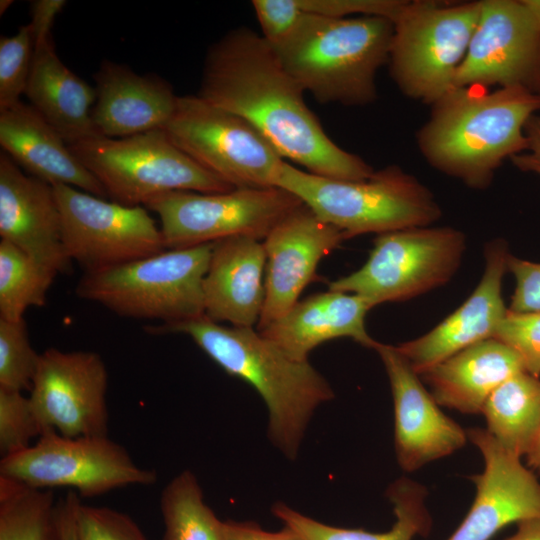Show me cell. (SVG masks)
<instances>
[{
  "mask_svg": "<svg viewBox=\"0 0 540 540\" xmlns=\"http://www.w3.org/2000/svg\"><path fill=\"white\" fill-rule=\"evenodd\" d=\"M304 203L280 187L235 188L221 193L172 191L149 200L167 249H180L247 236L264 239Z\"/></svg>",
  "mask_w": 540,
  "mask_h": 540,
  "instance_id": "12",
  "label": "cell"
},
{
  "mask_svg": "<svg viewBox=\"0 0 540 540\" xmlns=\"http://www.w3.org/2000/svg\"><path fill=\"white\" fill-rule=\"evenodd\" d=\"M69 148L100 182L107 197L126 206H144L172 191L235 189L189 157L162 129L123 138L98 136Z\"/></svg>",
  "mask_w": 540,
  "mask_h": 540,
  "instance_id": "7",
  "label": "cell"
},
{
  "mask_svg": "<svg viewBox=\"0 0 540 540\" xmlns=\"http://www.w3.org/2000/svg\"><path fill=\"white\" fill-rule=\"evenodd\" d=\"M344 234L305 204L281 220L264 238L265 301L257 330L286 314L315 278L321 259L337 248Z\"/></svg>",
  "mask_w": 540,
  "mask_h": 540,
  "instance_id": "17",
  "label": "cell"
},
{
  "mask_svg": "<svg viewBox=\"0 0 540 540\" xmlns=\"http://www.w3.org/2000/svg\"><path fill=\"white\" fill-rule=\"evenodd\" d=\"M493 338L511 348L526 372L540 375V311L518 313L507 310Z\"/></svg>",
  "mask_w": 540,
  "mask_h": 540,
  "instance_id": "36",
  "label": "cell"
},
{
  "mask_svg": "<svg viewBox=\"0 0 540 540\" xmlns=\"http://www.w3.org/2000/svg\"><path fill=\"white\" fill-rule=\"evenodd\" d=\"M533 92L538 96L539 101H540V73H539V76H538V79H537V82L535 84ZM538 113H539L538 116L540 117V107H539Z\"/></svg>",
  "mask_w": 540,
  "mask_h": 540,
  "instance_id": "47",
  "label": "cell"
},
{
  "mask_svg": "<svg viewBox=\"0 0 540 540\" xmlns=\"http://www.w3.org/2000/svg\"><path fill=\"white\" fill-rule=\"evenodd\" d=\"M466 432L483 456L484 470L472 477L475 500L447 540H490L511 523L540 518V482L533 472L487 430Z\"/></svg>",
  "mask_w": 540,
  "mask_h": 540,
  "instance_id": "16",
  "label": "cell"
},
{
  "mask_svg": "<svg viewBox=\"0 0 540 540\" xmlns=\"http://www.w3.org/2000/svg\"><path fill=\"white\" fill-rule=\"evenodd\" d=\"M309 14L348 18L359 16L384 17L393 21L407 1L402 0H297Z\"/></svg>",
  "mask_w": 540,
  "mask_h": 540,
  "instance_id": "38",
  "label": "cell"
},
{
  "mask_svg": "<svg viewBox=\"0 0 540 540\" xmlns=\"http://www.w3.org/2000/svg\"><path fill=\"white\" fill-rule=\"evenodd\" d=\"M276 186L296 195L346 239L429 226L441 216L432 192L396 165L374 171L366 179L340 180L284 162Z\"/></svg>",
  "mask_w": 540,
  "mask_h": 540,
  "instance_id": "5",
  "label": "cell"
},
{
  "mask_svg": "<svg viewBox=\"0 0 540 540\" xmlns=\"http://www.w3.org/2000/svg\"><path fill=\"white\" fill-rule=\"evenodd\" d=\"M526 371L520 357L495 338L473 344L433 366L423 375L441 405L467 414L482 408L504 381Z\"/></svg>",
  "mask_w": 540,
  "mask_h": 540,
  "instance_id": "25",
  "label": "cell"
},
{
  "mask_svg": "<svg viewBox=\"0 0 540 540\" xmlns=\"http://www.w3.org/2000/svg\"><path fill=\"white\" fill-rule=\"evenodd\" d=\"M484 255V273L468 299L427 334L396 346L418 375L473 344L493 338L505 317L508 309L502 298V281L508 270L507 245L501 239L493 240Z\"/></svg>",
  "mask_w": 540,
  "mask_h": 540,
  "instance_id": "19",
  "label": "cell"
},
{
  "mask_svg": "<svg viewBox=\"0 0 540 540\" xmlns=\"http://www.w3.org/2000/svg\"><path fill=\"white\" fill-rule=\"evenodd\" d=\"M454 87L524 86L540 73V18L528 0H483Z\"/></svg>",
  "mask_w": 540,
  "mask_h": 540,
  "instance_id": "14",
  "label": "cell"
},
{
  "mask_svg": "<svg viewBox=\"0 0 540 540\" xmlns=\"http://www.w3.org/2000/svg\"><path fill=\"white\" fill-rule=\"evenodd\" d=\"M432 105L417 135L423 157L437 170L480 189L504 160L526 149L525 128L540 101L524 86L492 92L454 87Z\"/></svg>",
  "mask_w": 540,
  "mask_h": 540,
  "instance_id": "3",
  "label": "cell"
},
{
  "mask_svg": "<svg viewBox=\"0 0 540 540\" xmlns=\"http://www.w3.org/2000/svg\"><path fill=\"white\" fill-rule=\"evenodd\" d=\"M0 236L58 274L72 261L62 241L61 217L54 189L24 172L0 153Z\"/></svg>",
  "mask_w": 540,
  "mask_h": 540,
  "instance_id": "20",
  "label": "cell"
},
{
  "mask_svg": "<svg viewBox=\"0 0 540 540\" xmlns=\"http://www.w3.org/2000/svg\"><path fill=\"white\" fill-rule=\"evenodd\" d=\"M265 274L261 240L233 236L213 242L203 282L205 316L217 323L253 328L264 306Z\"/></svg>",
  "mask_w": 540,
  "mask_h": 540,
  "instance_id": "22",
  "label": "cell"
},
{
  "mask_svg": "<svg viewBox=\"0 0 540 540\" xmlns=\"http://www.w3.org/2000/svg\"><path fill=\"white\" fill-rule=\"evenodd\" d=\"M212 243L166 249L108 270L84 274L76 295L115 314L176 325L205 316L203 282Z\"/></svg>",
  "mask_w": 540,
  "mask_h": 540,
  "instance_id": "6",
  "label": "cell"
},
{
  "mask_svg": "<svg viewBox=\"0 0 540 540\" xmlns=\"http://www.w3.org/2000/svg\"><path fill=\"white\" fill-rule=\"evenodd\" d=\"M481 2L407 1L393 22L391 76L408 97L434 104L454 88Z\"/></svg>",
  "mask_w": 540,
  "mask_h": 540,
  "instance_id": "8",
  "label": "cell"
},
{
  "mask_svg": "<svg viewBox=\"0 0 540 540\" xmlns=\"http://www.w3.org/2000/svg\"><path fill=\"white\" fill-rule=\"evenodd\" d=\"M35 41L29 26L12 36L0 37V110L20 102L29 80Z\"/></svg>",
  "mask_w": 540,
  "mask_h": 540,
  "instance_id": "33",
  "label": "cell"
},
{
  "mask_svg": "<svg viewBox=\"0 0 540 540\" xmlns=\"http://www.w3.org/2000/svg\"><path fill=\"white\" fill-rule=\"evenodd\" d=\"M526 458L529 466L540 472V431L531 449L527 453Z\"/></svg>",
  "mask_w": 540,
  "mask_h": 540,
  "instance_id": "45",
  "label": "cell"
},
{
  "mask_svg": "<svg viewBox=\"0 0 540 540\" xmlns=\"http://www.w3.org/2000/svg\"><path fill=\"white\" fill-rule=\"evenodd\" d=\"M65 0H34L30 4L29 24L35 47L52 39L51 30L57 15L66 6Z\"/></svg>",
  "mask_w": 540,
  "mask_h": 540,
  "instance_id": "41",
  "label": "cell"
},
{
  "mask_svg": "<svg viewBox=\"0 0 540 540\" xmlns=\"http://www.w3.org/2000/svg\"><path fill=\"white\" fill-rule=\"evenodd\" d=\"M146 331L190 336L229 375L249 383L267 406L270 441L291 460L315 409L334 398L330 384L309 361L291 358L253 328L227 327L203 316Z\"/></svg>",
  "mask_w": 540,
  "mask_h": 540,
  "instance_id": "2",
  "label": "cell"
},
{
  "mask_svg": "<svg viewBox=\"0 0 540 540\" xmlns=\"http://www.w3.org/2000/svg\"><path fill=\"white\" fill-rule=\"evenodd\" d=\"M75 530L77 540H148L128 514L81 500L75 510Z\"/></svg>",
  "mask_w": 540,
  "mask_h": 540,
  "instance_id": "35",
  "label": "cell"
},
{
  "mask_svg": "<svg viewBox=\"0 0 540 540\" xmlns=\"http://www.w3.org/2000/svg\"><path fill=\"white\" fill-rule=\"evenodd\" d=\"M44 432L29 399L23 392L0 388V453L2 457L22 451Z\"/></svg>",
  "mask_w": 540,
  "mask_h": 540,
  "instance_id": "34",
  "label": "cell"
},
{
  "mask_svg": "<svg viewBox=\"0 0 540 540\" xmlns=\"http://www.w3.org/2000/svg\"><path fill=\"white\" fill-rule=\"evenodd\" d=\"M464 234L452 227H412L379 234L365 264L329 285L374 307L400 302L447 283L457 271Z\"/></svg>",
  "mask_w": 540,
  "mask_h": 540,
  "instance_id": "9",
  "label": "cell"
},
{
  "mask_svg": "<svg viewBox=\"0 0 540 540\" xmlns=\"http://www.w3.org/2000/svg\"><path fill=\"white\" fill-rule=\"evenodd\" d=\"M394 402L395 450L400 467L415 471L462 448L468 439L455 421L439 408L419 375L396 346L377 342Z\"/></svg>",
  "mask_w": 540,
  "mask_h": 540,
  "instance_id": "18",
  "label": "cell"
},
{
  "mask_svg": "<svg viewBox=\"0 0 540 540\" xmlns=\"http://www.w3.org/2000/svg\"><path fill=\"white\" fill-rule=\"evenodd\" d=\"M25 95L68 145L101 136L92 119L95 87L61 61L52 39L35 47Z\"/></svg>",
  "mask_w": 540,
  "mask_h": 540,
  "instance_id": "26",
  "label": "cell"
},
{
  "mask_svg": "<svg viewBox=\"0 0 540 540\" xmlns=\"http://www.w3.org/2000/svg\"><path fill=\"white\" fill-rule=\"evenodd\" d=\"M69 259L84 274L108 270L166 250L160 227L144 206H126L79 189L53 187Z\"/></svg>",
  "mask_w": 540,
  "mask_h": 540,
  "instance_id": "13",
  "label": "cell"
},
{
  "mask_svg": "<svg viewBox=\"0 0 540 540\" xmlns=\"http://www.w3.org/2000/svg\"><path fill=\"white\" fill-rule=\"evenodd\" d=\"M371 308L370 302L359 295L329 289L298 301L282 317L257 331L298 361H309L314 348L340 337L374 349L377 341L365 328Z\"/></svg>",
  "mask_w": 540,
  "mask_h": 540,
  "instance_id": "24",
  "label": "cell"
},
{
  "mask_svg": "<svg viewBox=\"0 0 540 540\" xmlns=\"http://www.w3.org/2000/svg\"><path fill=\"white\" fill-rule=\"evenodd\" d=\"M81 497L74 490L58 500V517L62 540H77L75 530V510Z\"/></svg>",
  "mask_w": 540,
  "mask_h": 540,
  "instance_id": "43",
  "label": "cell"
},
{
  "mask_svg": "<svg viewBox=\"0 0 540 540\" xmlns=\"http://www.w3.org/2000/svg\"><path fill=\"white\" fill-rule=\"evenodd\" d=\"M507 268L516 280V288L508 309L518 313L540 311V263L509 254Z\"/></svg>",
  "mask_w": 540,
  "mask_h": 540,
  "instance_id": "39",
  "label": "cell"
},
{
  "mask_svg": "<svg viewBox=\"0 0 540 540\" xmlns=\"http://www.w3.org/2000/svg\"><path fill=\"white\" fill-rule=\"evenodd\" d=\"M222 532L223 540H303L286 526L279 531L271 532L252 521L225 520Z\"/></svg>",
  "mask_w": 540,
  "mask_h": 540,
  "instance_id": "40",
  "label": "cell"
},
{
  "mask_svg": "<svg viewBox=\"0 0 540 540\" xmlns=\"http://www.w3.org/2000/svg\"><path fill=\"white\" fill-rule=\"evenodd\" d=\"M108 371L93 351L40 353L29 399L43 429L66 437L108 435Z\"/></svg>",
  "mask_w": 540,
  "mask_h": 540,
  "instance_id": "15",
  "label": "cell"
},
{
  "mask_svg": "<svg viewBox=\"0 0 540 540\" xmlns=\"http://www.w3.org/2000/svg\"><path fill=\"white\" fill-rule=\"evenodd\" d=\"M13 4L12 0H1L0 1V15L2 16L9 7Z\"/></svg>",
  "mask_w": 540,
  "mask_h": 540,
  "instance_id": "46",
  "label": "cell"
},
{
  "mask_svg": "<svg viewBox=\"0 0 540 540\" xmlns=\"http://www.w3.org/2000/svg\"><path fill=\"white\" fill-rule=\"evenodd\" d=\"M0 476L42 490L67 487L84 498L158 480L155 470L138 466L108 435L66 437L53 429L44 430L28 448L2 457Z\"/></svg>",
  "mask_w": 540,
  "mask_h": 540,
  "instance_id": "10",
  "label": "cell"
},
{
  "mask_svg": "<svg viewBox=\"0 0 540 540\" xmlns=\"http://www.w3.org/2000/svg\"><path fill=\"white\" fill-rule=\"evenodd\" d=\"M0 145L22 170L52 187L66 185L107 198L96 177L30 104L20 101L0 110Z\"/></svg>",
  "mask_w": 540,
  "mask_h": 540,
  "instance_id": "23",
  "label": "cell"
},
{
  "mask_svg": "<svg viewBox=\"0 0 540 540\" xmlns=\"http://www.w3.org/2000/svg\"><path fill=\"white\" fill-rule=\"evenodd\" d=\"M0 540H62L52 490L0 476Z\"/></svg>",
  "mask_w": 540,
  "mask_h": 540,
  "instance_id": "29",
  "label": "cell"
},
{
  "mask_svg": "<svg viewBox=\"0 0 540 540\" xmlns=\"http://www.w3.org/2000/svg\"><path fill=\"white\" fill-rule=\"evenodd\" d=\"M525 132L527 136L526 149L513 156L510 161L519 170L540 176V117L538 115L530 118Z\"/></svg>",
  "mask_w": 540,
  "mask_h": 540,
  "instance_id": "42",
  "label": "cell"
},
{
  "mask_svg": "<svg viewBox=\"0 0 540 540\" xmlns=\"http://www.w3.org/2000/svg\"><path fill=\"white\" fill-rule=\"evenodd\" d=\"M199 165L234 188L277 187L284 158L242 117L198 95L178 98L162 129Z\"/></svg>",
  "mask_w": 540,
  "mask_h": 540,
  "instance_id": "11",
  "label": "cell"
},
{
  "mask_svg": "<svg viewBox=\"0 0 540 540\" xmlns=\"http://www.w3.org/2000/svg\"><path fill=\"white\" fill-rule=\"evenodd\" d=\"M304 92L262 35L243 27L210 47L197 95L248 121L283 158L310 173L340 180L371 176V166L326 134Z\"/></svg>",
  "mask_w": 540,
  "mask_h": 540,
  "instance_id": "1",
  "label": "cell"
},
{
  "mask_svg": "<svg viewBox=\"0 0 540 540\" xmlns=\"http://www.w3.org/2000/svg\"><path fill=\"white\" fill-rule=\"evenodd\" d=\"M262 37L273 47L284 43L306 16L297 0H253Z\"/></svg>",
  "mask_w": 540,
  "mask_h": 540,
  "instance_id": "37",
  "label": "cell"
},
{
  "mask_svg": "<svg viewBox=\"0 0 540 540\" xmlns=\"http://www.w3.org/2000/svg\"><path fill=\"white\" fill-rule=\"evenodd\" d=\"M392 36L393 22L384 17L307 13L274 50L289 74L317 101L358 106L376 99V74L388 62Z\"/></svg>",
  "mask_w": 540,
  "mask_h": 540,
  "instance_id": "4",
  "label": "cell"
},
{
  "mask_svg": "<svg viewBox=\"0 0 540 540\" xmlns=\"http://www.w3.org/2000/svg\"><path fill=\"white\" fill-rule=\"evenodd\" d=\"M487 431L509 453L521 458L540 431V380L526 371L500 384L481 411Z\"/></svg>",
  "mask_w": 540,
  "mask_h": 540,
  "instance_id": "28",
  "label": "cell"
},
{
  "mask_svg": "<svg viewBox=\"0 0 540 540\" xmlns=\"http://www.w3.org/2000/svg\"><path fill=\"white\" fill-rule=\"evenodd\" d=\"M163 540H223L222 524L206 504L195 474L184 470L164 487L160 498Z\"/></svg>",
  "mask_w": 540,
  "mask_h": 540,
  "instance_id": "30",
  "label": "cell"
},
{
  "mask_svg": "<svg viewBox=\"0 0 540 540\" xmlns=\"http://www.w3.org/2000/svg\"><path fill=\"white\" fill-rule=\"evenodd\" d=\"M386 495L393 505L396 520L390 530L381 533L328 525L282 502H276L271 511L283 526L303 540H412L417 535L429 533L431 517L426 508L427 493L423 486L401 478L388 488Z\"/></svg>",
  "mask_w": 540,
  "mask_h": 540,
  "instance_id": "27",
  "label": "cell"
},
{
  "mask_svg": "<svg viewBox=\"0 0 540 540\" xmlns=\"http://www.w3.org/2000/svg\"><path fill=\"white\" fill-rule=\"evenodd\" d=\"M57 272L37 262L16 246L0 241V318L24 319L30 307L46 304Z\"/></svg>",
  "mask_w": 540,
  "mask_h": 540,
  "instance_id": "31",
  "label": "cell"
},
{
  "mask_svg": "<svg viewBox=\"0 0 540 540\" xmlns=\"http://www.w3.org/2000/svg\"><path fill=\"white\" fill-rule=\"evenodd\" d=\"M507 540H540V518L518 523L516 533Z\"/></svg>",
  "mask_w": 540,
  "mask_h": 540,
  "instance_id": "44",
  "label": "cell"
},
{
  "mask_svg": "<svg viewBox=\"0 0 540 540\" xmlns=\"http://www.w3.org/2000/svg\"><path fill=\"white\" fill-rule=\"evenodd\" d=\"M39 357L31 345L25 320L0 318V388L30 391Z\"/></svg>",
  "mask_w": 540,
  "mask_h": 540,
  "instance_id": "32",
  "label": "cell"
},
{
  "mask_svg": "<svg viewBox=\"0 0 540 540\" xmlns=\"http://www.w3.org/2000/svg\"><path fill=\"white\" fill-rule=\"evenodd\" d=\"M94 125L101 136L123 138L163 129L178 102L172 86L157 75H140L103 60L94 74Z\"/></svg>",
  "mask_w": 540,
  "mask_h": 540,
  "instance_id": "21",
  "label": "cell"
}]
</instances>
